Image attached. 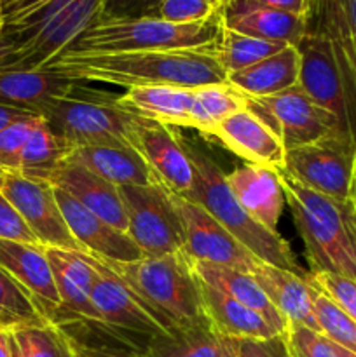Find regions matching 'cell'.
<instances>
[{
  "label": "cell",
  "instance_id": "1",
  "mask_svg": "<svg viewBox=\"0 0 356 357\" xmlns=\"http://www.w3.org/2000/svg\"><path fill=\"white\" fill-rule=\"evenodd\" d=\"M44 68L84 82L110 86H173L198 89L227 82L213 49L143 51L117 54H61ZM42 70V68H40Z\"/></svg>",
  "mask_w": 356,
  "mask_h": 357
},
{
  "label": "cell",
  "instance_id": "2",
  "mask_svg": "<svg viewBox=\"0 0 356 357\" xmlns=\"http://www.w3.org/2000/svg\"><path fill=\"white\" fill-rule=\"evenodd\" d=\"M105 0H2L3 31L14 44L9 68L40 70L96 24Z\"/></svg>",
  "mask_w": 356,
  "mask_h": 357
},
{
  "label": "cell",
  "instance_id": "3",
  "mask_svg": "<svg viewBox=\"0 0 356 357\" xmlns=\"http://www.w3.org/2000/svg\"><path fill=\"white\" fill-rule=\"evenodd\" d=\"M299 236L306 246L311 274L330 272L356 279V204L311 190L276 169Z\"/></svg>",
  "mask_w": 356,
  "mask_h": 357
},
{
  "label": "cell",
  "instance_id": "4",
  "mask_svg": "<svg viewBox=\"0 0 356 357\" xmlns=\"http://www.w3.org/2000/svg\"><path fill=\"white\" fill-rule=\"evenodd\" d=\"M103 261L164 331L206 317L201 282L192 267V258L184 250L164 257H143L129 264Z\"/></svg>",
  "mask_w": 356,
  "mask_h": 357
},
{
  "label": "cell",
  "instance_id": "5",
  "mask_svg": "<svg viewBox=\"0 0 356 357\" xmlns=\"http://www.w3.org/2000/svg\"><path fill=\"white\" fill-rule=\"evenodd\" d=\"M184 146L194 167V187L185 199L206 209L258 260L306 278L307 272L299 265L290 244L278 232L255 222L237 202L227 183V174L220 169L213 157L195 143L184 142Z\"/></svg>",
  "mask_w": 356,
  "mask_h": 357
},
{
  "label": "cell",
  "instance_id": "6",
  "mask_svg": "<svg viewBox=\"0 0 356 357\" xmlns=\"http://www.w3.org/2000/svg\"><path fill=\"white\" fill-rule=\"evenodd\" d=\"M222 33L220 10L199 23L177 24L157 17L98 21L75 38L63 54H117L143 51L215 49Z\"/></svg>",
  "mask_w": 356,
  "mask_h": 357
},
{
  "label": "cell",
  "instance_id": "7",
  "mask_svg": "<svg viewBox=\"0 0 356 357\" xmlns=\"http://www.w3.org/2000/svg\"><path fill=\"white\" fill-rule=\"evenodd\" d=\"M119 94L82 82L75 91L49 101L40 112L49 129L70 146L112 145L135 149V132L142 117L122 110Z\"/></svg>",
  "mask_w": 356,
  "mask_h": 357
},
{
  "label": "cell",
  "instance_id": "8",
  "mask_svg": "<svg viewBox=\"0 0 356 357\" xmlns=\"http://www.w3.org/2000/svg\"><path fill=\"white\" fill-rule=\"evenodd\" d=\"M84 260L96 271L91 302L98 316V324L128 347L136 349L140 356L145 352L150 338L163 333V328L140 305L131 289L124 284L101 258L80 251Z\"/></svg>",
  "mask_w": 356,
  "mask_h": 357
},
{
  "label": "cell",
  "instance_id": "9",
  "mask_svg": "<svg viewBox=\"0 0 356 357\" xmlns=\"http://www.w3.org/2000/svg\"><path fill=\"white\" fill-rule=\"evenodd\" d=\"M126 215L128 236L143 257H164L184 250V229L171 194L163 185L119 187Z\"/></svg>",
  "mask_w": 356,
  "mask_h": 357
},
{
  "label": "cell",
  "instance_id": "10",
  "mask_svg": "<svg viewBox=\"0 0 356 357\" xmlns=\"http://www.w3.org/2000/svg\"><path fill=\"white\" fill-rule=\"evenodd\" d=\"M246 108L279 136L286 150L346 135L335 115L311 100L299 84L272 96L248 98Z\"/></svg>",
  "mask_w": 356,
  "mask_h": 357
},
{
  "label": "cell",
  "instance_id": "11",
  "mask_svg": "<svg viewBox=\"0 0 356 357\" xmlns=\"http://www.w3.org/2000/svg\"><path fill=\"white\" fill-rule=\"evenodd\" d=\"M355 145L349 136L330 135L320 142L286 150L283 169L311 190L337 201H349Z\"/></svg>",
  "mask_w": 356,
  "mask_h": 357
},
{
  "label": "cell",
  "instance_id": "12",
  "mask_svg": "<svg viewBox=\"0 0 356 357\" xmlns=\"http://www.w3.org/2000/svg\"><path fill=\"white\" fill-rule=\"evenodd\" d=\"M0 194L16 208L38 243L47 248L82 251L61 215L54 188L21 173L0 171Z\"/></svg>",
  "mask_w": 356,
  "mask_h": 357
},
{
  "label": "cell",
  "instance_id": "13",
  "mask_svg": "<svg viewBox=\"0 0 356 357\" xmlns=\"http://www.w3.org/2000/svg\"><path fill=\"white\" fill-rule=\"evenodd\" d=\"M184 229V251L192 260L223 265L251 274L262 260L223 229L206 209L188 199L171 194Z\"/></svg>",
  "mask_w": 356,
  "mask_h": 357
},
{
  "label": "cell",
  "instance_id": "14",
  "mask_svg": "<svg viewBox=\"0 0 356 357\" xmlns=\"http://www.w3.org/2000/svg\"><path fill=\"white\" fill-rule=\"evenodd\" d=\"M295 47L300 56L299 86L306 91L311 100L335 115L342 131L353 139L344 87L328 38L323 31L307 23L306 33Z\"/></svg>",
  "mask_w": 356,
  "mask_h": 357
},
{
  "label": "cell",
  "instance_id": "15",
  "mask_svg": "<svg viewBox=\"0 0 356 357\" xmlns=\"http://www.w3.org/2000/svg\"><path fill=\"white\" fill-rule=\"evenodd\" d=\"M135 150L170 194L187 197L194 187V167L184 142L170 128L142 119L135 132Z\"/></svg>",
  "mask_w": 356,
  "mask_h": 357
},
{
  "label": "cell",
  "instance_id": "16",
  "mask_svg": "<svg viewBox=\"0 0 356 357\" xmlns=\"http://www.w3.org/2000/svg\"><path fill=\"white\" fill-rule=\"evenodd\" d=\"M44 248L61 298V305L52 314L49 323L61 328L79 323L98 324L96 310L91 302V289L96 279V271L84 260L80 251Z\"/></svg>",
  "mask_w": 356,
  "mask_h": 357
},
{
  "label": "cell",
  "instance_id": "17",
  "mask_svg": "<svg viewBox=\"0 0 356 357\" xmlns=\"http://www.w3.org/2000/svg\"><path fill=\"white\" fill-rule=\"evenodd\" d=\"M52 188L63 218L84 253L94 255L107 261H121V264H129L143 258L142 250L133 243L128 234L108 225L105 220L84 208L66 192L56 187Z\"/></svg>",
  "mask_w": 356,
  "mask_h": 357
},
{
  "label": "cell",
  "instance_id": "18",
  "mask_svg": "<svg viewBox=\"0 0 356 357\" xmlns=\"http://www.w3.org/2000/svg\"><path fill=\"white\" fill-rule=\"evenodd\" d=\"M212 138L218 139L234 155L246 164L281 169L286 149L279 136L258 115L244 108L220 122Z\"/></svg>",
  "mask_w": 356,
  "mask_h": 357
},
{
  "label": "cell",
  "instance_id": "19",
  "mask_svg": "<svg viewBox=\"0 0 356 357\" xmlns=\"http://www.w3.org/2000/svg\"><path fill=\"white\" fill-rule=\"evenodd\" d=\"M0 267L9 272L31 296L45 319L61 305L51 264L42 244L0 241Z\"/></svg>",
  "mask_w": 356,
  "mask_h": 357
},
{
  "label": "cell",
  "instance_id": "20",
  "mask_svg": "<svg viewBox=\"0 0 356 357\" xmlns=\"http://www.w3.org/2000/svg\"><path fill=\"white\" fill-rule=\"evenodd\" d=\"M117 105L122 110L147 121L201 131L194 89L173 86L128 87L119 94Z\"/></svg>",
  "mask_w": 356,
  "mask_h": 357
},
{
  "label": "cell",
  "instance_id": "21",
  "mask_svg": "<svg viewBox=\"0 0 356 357\" xmlns=\"http://www.w3.org/2000/svg\"><path fill=\"white\" fill-rule=\"evenodd\" d=\"M220 20L227 30L286 45L299 44L307 28V16L271 9L255 0H225Z\"/></svg>",
  "mask_w": 356,
  "mask_h": 357
},
{
  "label": "cell",
  "instance_id": "22",
  "mask_svg": "<svg viewBox=\"0 0 356 357\" xmlns=\"http://www.w3.org/2000/svg\"><path fill=\"white\" fill-rule=\"evenodd\" d=\"M49 185L72 195L84 208L100 216L108 225L128 232V215H126L124 202L119 194V187L112 185L110 181L103 180L79 164L66 160L52 174Z\"/></svg>",
  "mask_w": 356,
  "mask_h": 357
},
{
  "label": "cell",
  "instance_id": "23",
  "mask_svg": "<svg viewBox=\"0 0 356 357\" xmlns=\"http://www.w3.org/2000/svg\"><path fill=\"white\" fill-rule=\"evenodd\" d=\"M227 183L237 202L255 222L278 232V223L286 202L278 171L244 164L227 174Z\"/></svg>",
  "mask_w": 356,
  "mask_h": 357
},
{
  "label": "cell",
  "instance_id": "24",
  "mask_svg": "<svg viewBox=\"0 0 356 357\" xmlns=\"http://www.w3.org/2000/svg\"><path fill=\"white\" fill-rule=\"evenodd\" d=\"M82 82L47 68H0V105L40 115L49 101L66 96Z\"/></svg>",
  "mask_w": 356,
  "mask_h": 357
},
{
  "label": "cell",
  "instance_id": "25",
  "mask_svg": "<svg viewBox=\"0 0 356 357\" xmlns=\"http://www.w3.org/2000/svg\"><path fill=\"white\" fill-rule=\"evenodd\" d=\"M251 275L265 293L269 302L285 317L286 323L304 324L311 330L321 331L316 312H314L316 289L307 281V275L302 278V275L278 268L265 261H260Z\"/></svg>",
  "mask_w": 356,
  "mask_h": 357
},
{
  "label": "cell",
  "instance_id": "26",
  "mask_svg": "<svg viewBox=\"0 0 356 357\" xmlns=\"http://www.w3.org/2000/svg\"><path fill=\"white\" fill-rule=\"evenodd\" d=\"M66 160L86 167L91 173L110 181L115 187L157 183L150 167L147 166L142 155L131 146H77L70 152Z\"/></svg>",
  "mask_w": 356,
  "mask_h": 357
},
{
  "label": "cell",
  "instance_id": "27",
  "mask_svg": "<svg viewBox=\"0 0 356 357\" xmlns=\"http://www.w3.org/2000/svg\"><path fill=\"white\" fill-rule=\"evenodd\" d=\"M192 267H194L195 275L201 282H205L209 288L216 289V291L223 293L229 298L236 300V302L243 303L248 309L255 310L260 314L278 333H285L288 323L285 317L274 309L265 293L255 281V278L248 272L237 271V268L223 267V265L208 264V261L192 260Z\"/></svg>",
  "mask_w": 356,
  "mask_h": 357
},
{
  "label": "cell",
  "instance_id": "28",
  "mask_svg": "<svg viewBox=\"0 0 356 357\" xmlns=\"http://www.w3.org/2000/svg\"><path fill=\"white\" fill-rule=\"evenodd\" d=\"M299 72V51L295 45H286L278 54L269 56L239 72L227 73V82L248 98H264L297 86Z\"/></svg>",
  "mask_w": 356,
  "mask_h": 357
},
{
  "label": "cell",
  "instance_id": "29",
  "mask_svg": "<svg viewBox=\"0 0 356 357\" xmlns=\"http://www.w3.org/2000/svg\"><path fill=\"white\" fill-rule=\"evenodd\" d=\"M201 282V281H199ZM202 305L206 317L212 321L215 330L225 338H257L265 340L276 335H281L255 310L248 309L243 303L229 298L223 293L209 288L201 282Z\"/></svg>",
  "mask_w": 356,
  "mask_h": 357
},
{
  "label": "cell",
  "instance_id": "30",
  "mask_svg": "<svg viewBox=\"0 0 356 357\" xmlns=\"http://www.w3.org/2000/svg\"><path fill=\"white\" fill-rule=\"evenodd\" d=\"M223 337L208 317L150 338L142 357H220Z\"/></svg>",
  "mask_w": 356,
  "mask_h": 357
},
{
  "label": "cell",
  "instance_id": "31",
  "mask_svg": "<svg viewBox=\"0 0 356 357\" xmlns=\"http://www.w3.org/2000/svg\"><path fill=\"white\" fill-rule=\"evenodd\" d=\"M68 155L70 146L58 138L40 117L24 145L20 173L30 180L49 183L52 174L66 162Z\"/></svg>",
  "mask_w": 356,
  "mask_h": 357
},
{
  "label": "cell",
  "instance_id": "32",
  "mask_svg": "<svg viewBox=\"0 0 356 357\" xmlns=\"http://www.w3.org/2000/svg\"><path fill=\"white\" fill-rule=\"evenodd\" d=\"M9 331L13 357H75L73 340L54 323L27 324Z\"/></svg>",
  "mask_w": 356,
  "mask_h": 357
},
{
  "label": "cell",
  "instance_id": "33",
  "mask_svg": "<svg viewBox=\"0 0 356 357\" xmlns=\"http://www.w3.org/2000/svg\"><path fill=\"white\" fill-rule=\"evenodd\" d=\"M285 47L286 44H281V42L248 37V35L237 33V31L227 30L222 26V33L216 40L213 52H215V58L218 59L223 72L232 73L248 68L269 56L278 54Z\"/></svg>",
  "mask_w": 356,
  "mask_h": 357
},
{
  "label": "cell",
  "instance_id": "34",
  "mask_svg": "<svg viewBox=\"0 0 356 357\" xmlns=\"http://www.w3.org/2000/svg\"><path fill=\"white\" fill-rule=\"evenodd\" d=\"M198 101L199 122H201V135L212 138L216 126L236 112L248 107V96L230 86L229 82L212 84L194 89Z\"/></svg>",
  "mask_w": 356,
  "mask_h": 357
},
{
  "label": "cell",
  "instance_id": "35",
  "mask_svg": "<svg viewBox=\"0 0 356 357\" xmlns=\"http://www.w3.org/2000/svg\"><path fill=\"white\" fill-rule=\"evenodd\" d=\"M47 323L27 289L0 267V328L13 330L27 324Z\"/></svg>",
  "mask_w": 356,
  "mask_h": 357
},
{
  "label": "cell",
  "instance_id": "36",
  "mask_svg": "<svg viewBox=\"0 0 356 357\" xmlns=\"http://www.w3.org/2000/svg\"><path fill=\"white\" fill-rule=\"evenodd\" d=\"M314 312H316L321 333L330 338L334 344L356 354V323L349 319L330 298H327L318 289L314 293Z\"/></svg>",
  "mask_w": 356,
  "mask_h": 357
},
{
  "label": "cell",
  "instance_id": "37",
  "mask_svg": "<svg viewBox=\"0 0 356 357\" xmlns=\"http://www.w3.org/2000/svg\"><path fill=\"white\" fill-rule=\"evenodd\" d=\"M220 3L216 0H156L145 17L170 21L177 24L199 23L218 14Z\"/></svg>",
  "mask_w": 356,
  "mask_h": 357
},
{
  "label": "cell",
  "instance_id": "38",
  "mask_svg": "<svg viewBox=\"0 0 356 357\" xmlns=\"http://www.w3.org/2000/svg\"><path fill=\"white\" fill-rule=\"evenodd\" d=\"M38 121H40V115H31L0 131V171L20 173L24 145Z\"/></svg>",
  "mask_w": 356,
  "mask_h": 357
},
{
  "label": "cell",
  "instance_id": "39",
  "mask_svg": "<svg viewBox=\"0 0 356 357\" xmlns=\"http://www.w3.org/2000/svg\"><path fill=\"white\" fill-rule=\"evenodd\" d=\"M307 281L356 323V279L330 274V272H316V274L309 272Z\"/></svg>",
  "mask_w": 356,
  "mask_h": 357
},
{
  "label": "cell",
  "instance_id": "40",
  "mask_svg": "<svg viewBox=\"0 0 356 357\" xmlns=\"http://www.w3.org/2000/svg\"><path fill=\"white\" fill-rule=\"evenodd\" d=\"M285 335L293 357H337L332 340L321 331L311 330L304 324L288 323Z\"/></svg>",
  "mask_w": 356,
  "mask_h": 357
},
{
  "label": "cell",
  "instance_id": "41",
  "mask_svg": "<svg viewBox=\"0 0 356 357\" xmlns=\"http://www.w3.org/2000/svg\"><path fill=\"white\" fill-rule=\"evenodd\" d=\"M234 357H293L285 333L265 340L257 338H229Z\"/></svg>",
  "mask_w": 356,
  "mask_h": 357
},
{
  "label": "cell",
  "instance_id": "42",
  "mask_svg": "<svg viewBox=\"0 0 356 357\" xmlns=\"http://www.w3.org/2000/svg\"><path fill=\"white\" fill-rule=\"evenodd\" d=\"M0 241L40 244L16 208L2 194H0Z\"/></svg>",
  "mask_w": 356,
  "mask_h": 357
},
{
  "label": "cell",
  "instance_id": "43",
  "mask_svg": "<svg viewBox=\"0 0 356 357\" xmlns=\"http://www.w3.org/2000/svg\"><path fill=\"white\" fill-rule=\"evenodd\" d=\"M154 3H156V0H105L100 21L145 17Z\"/></svg>",
  "mask_w": 356,
  "mask_h": 357
},
{
  "label": "cell",
  "instance_id": "44",
  "mask_svg": "<svg viewBox=\"0 0 356 357\" xmlns=\"http://www.w3.org/2000/svg\"><path fill=\"white\" fill-rule=\"evenodd\" d=\"M255 2L297 16H307L311 9V0H255Z\"/></svg>",
  "mask_w": 356,
  "mask_h": 357
},
{
  "label": "cell",
  "instance_id": "45",
  "mask_svg": "<svg viewBox=\"0 0 356 357\" xmlns=\"http://www.w3.org/2000/svg\"><path fill=\"white\" fill-rule=\"evenodd\" d=\"M75 344V342H73ZM75 357H142L138 354H122L107 347H96V345L75 344Z\"/></svg>",
  "mask_w": 356,
  "mask_h": 357
},
{
  "label": "cell",
  "instance_id": "46",
  "mask_svg": "<svg viewBox=\"0 0 356 357\" xmlns=\"http://www.w3.org/2000/svg\"><path fill=\"white\" fill-rule=\"evenodd\" d=\"M30 112H24L20 110V108H13V107H7V105H0V131L6 129L7 126L14 124V122L21 121V119H27L31 117Z\"/></svg>",
  "mask_w": 356,
  "mask_h": 357
},
{
  "label": "cell",
  "instance_id": "47",
  "mask_svg": "<svg viewBox=\"0 0 356 357\" xmlns=\"http://www.w3.org/2000/svg\"><path fill=\"white\" fill-rule=\"evenodd\" d=\"M14 56V44L6 31H0V68H9Z\"/></svg>",
  "mask_w": 356,
  "mask_h": 357
},
{
  "label": "cell",
  "instance_id": "48",
  "mask_svg": "<svg viewBox=\"0 0 356 357\" xmlns=\"http://www.w3.org/2000/svg\"><path fill=\"white\" fill-rule=\"evenodd\" d=\"M0 357H13V345H10V331L0 328Z\"/></svg>",
  "mask_w": 356,
  "mask_h": 357
},
{
  "label": "cell",
  "instance_id": "49",
  "mask_svg": "<svg viewBox=\"0 0 356 357\" xmlns=\"http://www.w3.org/2000/svg\"><path fill=\"white\" fill-rule=\"evenodd\" d=\"M353 202L356 204V145H355V166H353V181H351V195H349Z\"/></svg>",
  "mask_w": 356,
  "mask_h": 357
},
{
  "label": "cell",
  "instance_id": "50",
  "mask_svg": "<svg viewBox=\"0 0 356 357\" xmlns=\"http://www.w3.org/2000/svg\"><path fill=\"white\" fill-rule=\"evenodd\" d=\"M332 344H334V342H332ZM334 351H335V356H337V357H356V354L346 351L344 347H341V345H337V344H334Z\"/></svg>",
  "mask_w": 356,
  "mask_h": 357
},
{
  "label": "cell",
  "instance_id": "51",
  "mask_svg": "<svg viewBox=\"0 0 356 357\" xmlns=\"http://www.w3.org/2000/svg\"><path fill=\"white\" fill-rule=\"evenodd\" d=\"M220 357H234V352H232V347H230L229 338H225V337H223V352Z\"/></svg>",
  "mask_w": 356,
  "mask_h": 357
},
{
  "label": "cell",
  "instance_id": "52",
  "mask_svg": "<svg viewBox=\"0 0 356 357\" xmlns=\"http://www.w3.org/2000/svg\"><path fill=\"white\" fill-rule=\"evenodd\" d=\"M3 30V10H2V0H0V31Z\"/></svg>",
  "mask_w": 356,
  "mask_h": 357
},
{
  "label": "cell",
  "instance_id": "53",
  "mask_svg": "<svg viewBox=\"0 0 356 357\" xmlns=\"http://www.w3.org/2000/svg\"><path fill=\"white\" fill-rule=\"evenodd\" d=\"M216 2H218V3H220V6H222V3H223V2H225V0H216Z\"/></svg>",
  "mask_w": 356,
  "mask_h": 357
}]
</instances>
